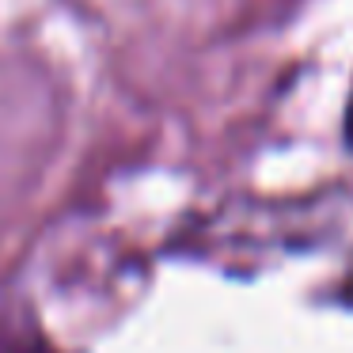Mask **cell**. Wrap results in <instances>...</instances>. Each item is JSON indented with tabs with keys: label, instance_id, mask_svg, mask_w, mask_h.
<instances>
[]
</instances>
